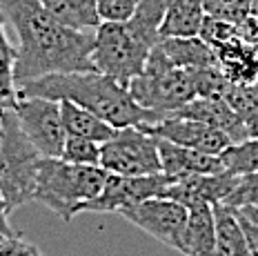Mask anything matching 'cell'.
<instances>
[{"label": "cell", "instance_id": "1", "mask_svg": "<svg viewBox=\"0 0 258 256\" xmlns=\"http://www.w3.org/2000/svg\"><path fill=\"white\" fill-rule=\"evenodd\" d=\"M0 9L18 36L16 89L49 74L96 72L91 62L94 31L64 27L42 7L40 0H0Z\"/></svg>", "mask_w": 258, "mask_h": 256}, {"label": "cell", "instance_id": "2", "mask_svg": "<svg viewBox=\"0 0 258 256\" xmlns=\"http://www.w3.org/2000/svg\"><path fill=\"white\" fill-rule=\"evenodd\" d=\"M16 96H40L49 100H72L78 107L91 111L114 130L138 127L149 130L165 118L163 114L145 109L129 94L125 83L100 72L49 74L16 89Z\"/></svg>", "mask_w": 258, "mask_h": 256}, {"label": "cell", "instance_id": "3", "mask_svg": "<svg viewBox=\"0 0 258 256\" xmlns=\"http://www.w3.org/2000/svg\"><path fill=\"white\" fill-rule=\"evenodd\" d=\"M107 172L100 165H72L62 158H40L34 201L69 223L103 191Z\"/></svg>", "mask_w": 258, "mask_h": 256}, {"label": "cell", "instance_id": "4", "mask_svg": "<svg viewBox=\"0 0 258 256\" xmlns=\"http://www.w3.org/2000/svg\"><path fill=\"white\" fill-rule=\"evenodd\" d=\"M40 152L29 143L12 109L0 114V194L9 214L34 201Z\"/></svg>", "mask_w": 258, "mask_h": 256}, {"label": "cell", "instance_id": "5", "mask_svg": "<svg viewBox=\"0 0 258 256\" xmlns=\"http://www.w3.org/2000/svg\"><path fill=\"white\" fill-rule=\"evenodd\" d=\"M127 87L132 98L141 107L158 111L163 116L174 114L182 105L196 98L189 72L171 65L158 49V45L152 49L147 62H145V69L129 81Z\"/></svg>", "mask_w": 258, "mask_h": 256}, {"label": "cell", "instance_id": "6", "mask_svg": "<svg viewBox=\"0 0 258 256\" xmlns=\"http://www.w3.org/2000/svg\"><path fill=\"white\" fill-rule=\"evenodd\" d=\"M149 54L152 47L145 45L125 23H100L94 29L91 62L105 76L129 85L145 69Z\"/></svg>", "mask_w": 258, "mask_h": 256}, {"label": "cell", "instance_id": "7", "mask_svg": "<svg viewBox=\"0 0 258 256\" xmlns=\"http://www.w3.org/2000/svg\"><path fill=\"white\" fill-rule=\"evenodd\" d=\"M100 167L118 176H154L160 172L158 138L147 130L122 127L100 143Z\"/></svg>", "mask_w": 258, "mask_h": 256}, {"label": "cell", "instance_id": "8", "mask_svg": "<svg viewBox=\"0 0 258 256\" xmlns=\"http://www.w3.org/2000/svg\"><path fill=\"white\" fill-rule=\"evenodd\" d=\"M118 214L156 241L167 245V247L180 254L187 252L189 210L180 203L156 196V199H147L143 203H136V205L122 207V210H118Z\"/></svg>", "mask_w": 258, "mask_h": 256}, {"label": "cell", "instance_id": "9", "mask_svg": "<svg viewBox=\"0 0 258 256\" xmlns=\"http://www.w3.org/2000/svg\"><path fill=\"white\" fill-rule=\"evenodd\" d=\"M14 114L23 134L45 158H60L64 147V127L60 103L40 96H16Z\"/></svg>", "mask_w": 258, "mask_h": 256}, {"label": "cell", "instance_id": "10", "mask_svg": "<svg viewBox=\"0 0 258 256\" xmlns=\"http://www.w3.org/2000/svg\"><path fill=\"white\" fill-rule=\"evenodd\" d=\"M165 174L154 176H118L107 172L105 187L91 203L85 205L83 212H96V214H118V210L136 205L147 199L160 196L163 187L169 183Z\"/></svg>", "mask_w": 258, "mask_h": 256}, {"label": "cell", "instance_id": "11", "mask_svg": "<svg viewBox=\"0 0 258 256\" xmlns=\"http://www.w3.org/2000/svg\"><path fill=\"white\" fill-rule=\"evenodd\" d=\"M147 132L154 134L156 138H165V141L176 143L180 147H189L203 154H214V156H220L229 145H234L232 138L225 132L216 130V127L174 114L165 116L158 125L149 127Z\"/></svg>", "mask_w": 258, "mask_h": 256}, {"label": "cell", "instance_id": "12", "mask_svg": "<svg viewBox=\"0 0 258 256\" xmlns=\"http://www.w3.org/2000/svg\"><path fill=\"white\" fill-rule=\"evenodd\" d=\"M238 176L223 169L218 174H194L185 176V178H171L160 191V199L176 201L185 205L187 210L196 205H216V203H225L232 189L236 187Z\"/></svg>", "mask_w": 258, "mask_h": 256}, {"label": "cell", "instance_id": "13", "mask_svg": "<svg viewBox=\"0 0 258 256\" xmlns=\"http://www.w3.org/2000/svg\"><path fill=\"white\" fill-rule=\"evenodd\" d=\"M160 172L167 178H185L194 174H218L223 172V161L214 154H203L189 147H180L165 138H158Z\"/></svg>", "mask_w": 258, "mask_h": 256}, {"label": "cell", "instance_id": "14", "mask_svg": "<svg viewBox=\"0 0 258 256\" xmlns=\"http://www.w3.org/2000/svg\"><path fill=\"white\" fill-rule=\"evenodd\" d=\"M174 116H182V118L207 122V125H212V127H216V130H220V132H225V134L232 138V143L247 141V132H245L243 118H240V116L236 114V111L229 107L225 100L194 98L187 105H182L178 111H174Z\"/></svg>", "mask_w": 258, "mask_h": 256}, {"label": "cell", "instance_id": "15", "mask_svg": "<svg viewBox=\"0 0 258 256\" xmlns=\"http://www.w3.org/2000/svg\"><path fill=\"white\" fill-rule=\"evenodd\" d=\"M216 65L234 85H254L258 81V51L238 36L214 47Z\"/></svg>", "mask_w": 258, "mask_h": 256}, {"label": "cell", "instance_id": "16", "mask_svg": "<svg viewBox=\"0 0 258 256\" xmlns=\"http://www.w3.org/2000/svg\"><path fill=\"white\" fill-rule=\"evenodd\" d=\"M203 20V0H169L160 25V38H194L201 34Z\"/></svg>", "mask_w": 258, "mask_h": 256}, {"label": "cell", "instance_id": "17", "mask_svg": "<svg viewBox=\"0 0 258 256\" xmlns=\"http://www.w3.org/2000/svg\"><path fill=\"white\" fill-rule=\"evenodd\" d=\"M158 49L174 67L180 69H201V67H218L214 49L198 36L194 38H160Z\"/></svg>", "mask_w": 258, "mask_h": 256}, {"label": "cell", "instance_id": "18", "mask_svg": "<svg viewBox=\"0 0 258 256\" xmlns=\"http://www.w3.org/2000/svg\"><path fill=\"white\" fill-rule=\"evenodd\" d=\"M185 256H216V218L207 203L189 210Z\"/></svg>", "mask_w": 258, "mask_h": 256}, {"label": "cell", "instance_id": "19", "mask_svg": "<svg viewBox=\"0 0 258 256\" xmlns=\"http://www.w3.org/2000/svg\"><path fill=\"white\" fill-rule=\"evenodd\" d=\"M212 207L216 218V256H254L236 212L223 203Z\"/></svg>", "mask_w": 258, "mask_h": 256}, {"label": "cell", "instance_id": "20", "mask_svg": "<svg viewBox=\"0 0 258 256\" xmlns=\"http://www.w3.org/2000/svg\"><path fill=\"white\" fill-rule=\"evenodd\" d=\"M58 103H60V118L67 136L89 138V141H96V143H105L107 138L114 136L116 132L114 127L107 125L105 120H100L91 111L78 107L72 100H58Z\"/></svg>", "mask_w": 258, "mask_h": 256}, {"label": "cell", "instance_id": "21", "mask_svg": "<svg viewBox=\"0 0 258 256\" xmlns=\"http://www.w3.org/2000/svg\"><path fill=\"white\" fill-rule=\"evenodd\" d=\"M40 5L60 25L78 31L96 29L103 23L98 16L96 0H40Z\"/></svg>", "mask_w": 258, "mask_h": 256}, {"label": "cell", "instance_id": "22", "mask_svg": "<svg viewBox=\"0 0 258 256\" xmlns=\"http://www.w3.org/2000/svg\"><path fill=\"white\" fill-rule=\"evenodd\" d=\"M167 5H169V0H141L134 16L125 23L152 49L160 40V25L165 20Z\"/></svg>", "mask_w": 258, "mask_h": 256}, {"label": "cell", "instance_id": "23", "mask_svg": "<svg viewBox=\"0 0 258 256\" xmlns=\"http://www.w3.org/2000/svg\"><path fill=\"white\" fill-rule=\"evenodd\" d=\"M223 167L234 176L258 172V138H247L243 143H234L220 154Z\"/></svg>", "mask_w": 258, "mask_h": 256}, {"label": "cell", "instance_id": "24", "mask_svg": "<svg viewBox=\"0 0 258 256\" xmlns=\"http://www.w3.org/2000/svg\"><path fill=\"white\" fill-rule=\"evenodd\" d=\"M60 158L72 165H100V143L80 136H67Z\"/></svg>", "mask_w": 258, "mask_h": 256}, {"label": "cell", "instance_id": "25", "mask_svg": "<svg viewBox=\"0 0 258 256\" xmlns=\"http://www.w3.org/2000/svg\"><path fill=\"white\" fill-rule=\"evenodd\" d=\"M203 9L205 16L238 25L249 16L251 0H203Z\"/></svg>", "mask_w": 258, "mask_h": 256}, {"label": "cell", "instance_id": "26", "mask_svg": "<svg viewBox=\"0 0 258 256\" xmlns=\"http://www.w3.org/2000/svg\"><path fill=\"white\" fill-rule=\"evenodd\" d=\"M223 205L232 207V210H245V207L258 210V172L238 176L236 187L232 189V194L225 199Z\"/></svg>", "mask_w": 258, "mask_h": 256}, {"label": "cell", "instance_id": "27", "mask_svg": "<svg viewBox=\"0 0 258 256\" xmlns=\"http://www.w3.org/2000/svg\"><path fill=\"white\" fill-rule=\"evenodd\" d=\"M14 67H16V47L12 45V40L7 38L5 16H3V9H0V87L16 94Z\"/></svg>", "mask_w": 258, "mask_h": 256}, {"label": "cell", "instance_id": "28", "mask_svg": "<svg viewBox=\"0 0 258 256\" xmlns=\"http://www.w3.org/2000/svg\"><path fill=\"white\" fill-rule=\"evenodd\" d=\"M236 36H238V29H236V25L227 23V20H218V18H212V16H205L198 38L205 40L207 45L214 49V47L223 45V42L232 40V38H236Z\"/></svg>", "mask_w": 258, "mask_h": 256}, {"label": "cell", "instance_id": "29", "mask_svg": "<svg viewBox=\"0 0 258 256\" xmlns=\"http://www.w3.org/2000/svg\"><path fill=\"white\" fill-rule=\"evenodd\" d=\"M141 0H96L103 23H127L136 12Z\"/></svg>", "mask_w": 258, "mask_h": 256}, {"label": "cell", "instance_id": "30", "mask_svg": "<svg viewBox=\"0 0 258 256\" xmlns=\"http://www.w3.org/2000/svg\"><path fill=\"white\" fill-rule=\"evenodd\" d=\"M0 256H45V254L40 252L38 245L25 241L20 234H16V236L5 241V245L0 247Z\"/></svg>", "mask_w": 258, "mask_h": 256}, {"label": "cell", "instance_id": "31", "mask_svg": "<svg viewBox=\"0 0 258 256\" xmlns=\"http://www.w3.org/2000/svg\"><path fill=\"white\" fill-rule=\"evenodd\" d=\"M236 216H238V221H240V227H243V232H245V238H247V243H249L251 254L258 256V225H254L251 221H247V218L240 216L238 212H236Z\"/></svg>", "mask_w": 258, "mask_h": 256}, {"label": "cell", "instance_id": "32", "mask_svg": "<svg viewBox=\"0 0 258 256\" xmlns=\"http://www.w3.org/2000/svg\"><path fill=\"white\" fill-rule=\"evenodd\" d=\"M258 85V83H256ZM245 122V132H247V138H258V103L247 111V116L243 118Z\"/></svg>", "mask_w": 258, "mask_h": 256}, {"label": "cell", "instance_id": "33", "mask_svg": "<svg viewBox=\"0 0 258 256\" xmlns=\"http://www.w3.org/2000/svg\"><path fill=\"white\" fill-rule=\"evenodd\" d=\"M0 232H3L5 236H9V238L16 236L12 223H9V207H7V203H5L3 194H0Z\"/></svg>", "mask_w": 258, "mask_h": 256}, {"label": "cell", "instance_id": "34", "mask_svg": "<svg viewBox=\"0 0 258 256\" xmlns=\"http://www.w3.org/2000/svg\"><path fill=\"white\" fill-rule=\"evenodd\" d=\"M14 103H16V94L0 87V114H3L5 109H12Z\"/></svg>", "mask_w": 258, "mask_h": 256}, {"label": "cell", "instance_id": "35", "mask_svg": "<svg viewBox=\"0 0 258 256\" xmlns=\"http://www.w3.org/2000/svg\"><path fill=\"white\" fill-rule=\"evenodd\" d=\"M240 216H245L247 221H251L254 225H258V210H254V207H245V210H236Z\"/></svg>", "mask_w": 258, "mask_h": 256}, {"label": "cell", "instance_id": "36", "mask_svg": "<svg viewBox=\"0 0 258 256\" xmlns=\"http://www.w3.org/2000/svg\"><path fill=\"white\" fill-rule=\"evenodd\" d=\"M249 16H254L258 20V0H251V9H249Z\"/></svg>", "mask_w": 258, "mask_h": 256}, {"label": "cell", "instance_id": "37", "mask_svg": "<svg viewBox=\"0 0 258 256\" xmlns=\"http://www.w3.org/2000/svg\"><path fill=\"white\" fill-rule=\"evenodd\" d=\"M7 238H9V236H5V234L0 232V247H3V245H5V241H7Z\"/></svg>", "mask_w": 258, "mask_h": 256}, {"label": "cell", "instance_id": "38", "mask_svg": "<svg viewBox=\"0 0 258 256\" xmlns=\"http://www.w3.org/2000/svg\"><path fill=\"white\" fill-rule=\"evenodd\" d=\"M254 49H256V51H258V42H256V45H254Z\"/></svg>", "mask_w": 258, "mask_h": 256}]
</instances>
